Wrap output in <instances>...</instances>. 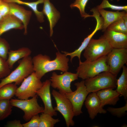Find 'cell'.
Segmentation results:
<instances>
[{
    "label": "cell",
    "mask_w": 127,
    "mask_h": 127,
    "mask_svg": "<svg viewBox=\"0 0 127 127\" xmlns=\"http://www.w3.org/2000/svg\"><path fill=\"white\" fill-rule=\"evenodd\" d=\"M119 0H117V1H119Z\"/></svg>",
    "instance_id": "cell-38"
},
{
    "label": "cell",
    "mask_w": 127,
    "mask_h": 127,
    "mask_svg": "<svg viewBox=\"0 0 127 127\" xmlns=\"http://www.w3.org/2000/svg\"><path fill=\"white\" fill-rule=\"evenodd\" d=\"M76 89L75 91L64 94L71 103L75 116L83 113L82 108L85 100L89 93L84 84V80L75 83Z\"/></svg>",
    "instance_id": "cell-9"
},
{
    "label": "cell",
    "mask_w": 127,
    "mask_h": 127,
    "mask_svg": "<svg viewBox=\"0 0 127 127\" xmlns=\"http://www.w3.org/2000/svg\"><path fill=\"white\" fill-rule=\"evenodd\" d=\"M17 88L16 85L12 83L7 84L0 87V100H10L15 95Z\"/></svg>",
    "instance_id": "cell-24"
},
{
    "label": "cell",
    "mask_w": 127,
    "mask_h": 127,
    "mask_svg": "<svg viewBox=\"0 0 127 127\" xmlns=\"http://www.w3.org/2000/svg\"><path fill=\"white\" fill-rule=\"evenodd\" d=\"M40 115L38 114L33 116L28 122L22 124L23 127H39Z\"/></svg>",
    "instance_id": "cell-33"
},
{
    "label": "cell",
    "mask_w": 127,
    "mask_h": 127,
    "mask_svg": "<svg viewBox=\"0 0 127 127\" xmlns=\"http://www.w3.org/2000/svg\"><path fill=\"white\" fill-rule=\"evenodd\" d=\"M107 56L96 60L79 62L76 70L78 77L83 80L93 77L103 72H110V67L106 62Z\"/></svg>",
    "instance_id": "cell-2"
},
{
    "label": "cell",
    "mask_w": 127,
    "mask_h": 127,
    "mask_svg": "<svg viewBox=\"0 0 127 127\" xmlns=\"http://www.w3.org/2000/svg\"><path fill=\"white\" fill-rule=\"evenodd\" d=\"M24 28L22 23L15 16L9 14L0 22V37L3 33L12 29Z\"/></svg>",
    "instance_id": "cell-19"
},
{
    "label": "cell",
    "mask_w": 127,
    "mask_h": 127,
    "mask_svg": "<svg viewBox=\"0 0 127 127\" xmlns=\"http://www.w3.org/2000/svg\"><path fill=\"white\" fill-rule=\"evenodd\" d=\"M11 69L6 60L0 57V79L8 75L11 73Z\"/></svg>",
    "instance_id": "cell-32"
},
{
    "label": "cell",
    "mask_w": 127,
    "mask_h": 127,
    "mask_svg": "<svg viewBox=\"0 0 127 127\" xmlns=\"http://www.w3.org/2000/svg\"><path fill=\"white\" fill-rule=\"evenodd\" d=\"M8 3L10 7L9 14L15 16L22 23L24 29V34L26 35L27 33L28 26L32 12L26 10L17 4L14 3Z\"/></svg>",
    "instance_id": "cell-14"
},
{
    "label": "cell",
    "mask_w": 127,
    "mask_h": 127,
    "mask_svg": "<svg viewBox=\"0 0 127 127\" xmlns=\"http://www.w3.org/2000/svg\"><path fill=\"white\" fill-rule=\"evenodd\" d=\"M103 20V24L102 30L104 32L108 26L115 20L127 14V12L123 11L113 12L107 11L104 9L98 10Z\"/></svg>",
    "instance_id": "cell-20"
},
{
    "label": "cell",
    "mask_w": 127,
    "mask_h": 127,
    "mask_svg": "<svg viewBox=\"0 0 127 127\" xmlns=\"http://www.w3.org/2000/svg\"><path fill=\"white\" fill-rule=\"evenodd\" d=\"M38 96L36 94L31 99H27L12 98L10 100V102L13 106L24 112L23 119L28 121L33 116L44 112V107L40 106L38 102Z\"/></svg>",
    "instance_id": "cell-8"
},
{
    "label": "cell",
    "mask_w": 127,
    "mask_h": 127,
    "mask_svg": "<svg viewBox=\"0 0 127 127\" xmlns=\"http://www.w3.org/2000/svg\"><path fill=\"white\" fill-rule=\"evenodd\" d=\"M113 48L103 35L97 39L92 38L84 49L83 54L86 60L92 61L107 56Z\"/></svg>",
    "instance_id": "cell-4"
},
{
    "label": "cell",
    "mask_w": 127,
    "mask_h": 127,
    "mask_svg": "<svg viewBox=\"0 0 127 127\" xmlns=\"http://www.w3.org/2000/svg\"><path fill=\"white\" fill-rule=\"evenodd\" d=\"M32 52L28 48L23 47L16 50H10L8 53L7 63L11 69L13 65L20 59L30 56Z\"/></svg>",
    "instance_id": "cell-21"
},
{
    "label": "cell",
    "mask_w": 127,
    "mask_h": 127,
    "mask_svg": "<svg viewBox=\"0 0 127 127\" xmlns=\"http://www.w3.org/2000/svg\"><path fill=\"white\" fill-rule=\"evenodd\" d=\"M43 85L36 92V94L39 96L44 103V113L49 114L52 116H56L57 112L53 107L52 103L50 87L51 82L47 79L43 82Z\"/></svg>",
    "instance_id": "cell-12"
},
{
    "label": "cell",
    "mask_w": 127,
    "mask_h": 127,
    "mask_svg": "<svg viewBox=\"0 0 127 127\" xmlns=\"http://www.w3.org/2000/svg\"></svg>",
    "instance_id": "cell-40"
},
{
    "label": "cell",
    "mask_w": 127,
    "mask_h": 127,
    "mask_svg": "<svg viewBox=\"0 0 127 127\" xmlns=\"http://www.w3.org/2000/svg\"><path fill=\"white\" fill-rule=\"evenodd\" d=\"M8 127H23L20 120H15L8 121L6 125Z\"/></svg>",
    "instance_id": "cell-35"
},
{
    "label": "cell",
    "mask_w": 127,
    "mask_h": 127,
    "mask_svg": "<svg viewBox=\"0 0 127 127\" xmlns=\"http://www.w3.org/2000/svg\"><path fill=\"white\" fill-rule=\"evenodd\" d=\"M13 107L10 100H0V121L4 120L11 115Z\"/></svg>",
    "instance_id": "cell-26"
},
{
    "label": "cell",
    "mask_w": 127,
    "mask_h": 127,
    "mask_svg": "<svg viewBox=\"0 0 127 127\" xmlns=\"http://www.w3.org/2000/svg\"><path fill=\"white\" fill-rule=\"evenodd\" d=\"M107 29L127 34V27L125 25L122 18L112 23L108 26Z\"/></svg>",
    "instance_id": "cell-27"
},
{
    "label": "cell",
    "mask_w": 127,
    "mask_h": 127,
    "mask_svg": "<svg viewBox=\"0 0 127 127\" xmlns=\"http://www.w3.org/2000/svg\"><path fill=\"white\" fill-rule=\"evenodd\" d=\"M96 20V24L94 30L91 34L84 39L78 49L71 52L62 51L66 56H70V60L71 62H72L73 58L75 57H77L79 61L81 60V56L82 51L87 46L91 40L97 32L99 30L102 29L103 25L102 20L99 18L97 19Z\"/></svg>",
    "instance_id": "cell-17"
},
{
    "label": "cell",
    "mask_w": 127,
    "mask_h": 127,
    "mask_svg": "<svg viewBox=\"0 0 127 127\" xmlns=\"http://www.w3.org/2000/svg\"><path fill=\"white\" fill-rule=\"evenodd\" d=\"M47 113L42 112L40 116V121L39 127H53L60 121L58 119H54Z\"/></svg>",
    "instance_id": "cell-25"
},
{
    "label": "cell",
    "mask_w": 127,
    "mask_h": 127,
    "mask_svg": "<svg viewBox=\"0 0 127 127\" xmlns=\"http://www.w3.org/2000/svg\"><path fill=\"white\" fill-rule=\"evenodd\" d=\"M78 74L67 71L61 75H58L53 72L49 79L51 86L53 88L59 90L61 93L64 94L72 91L71 88V82L77 79Z\"/></svg>",
    "instance_id": "cell-10"
},
{
    "label": "cell",
    "mask_w": 127,
    "mask_h": 127,
    "mask_svg": "<svg viewBox=\"0 0 127 127\" xmlns=\"http://www.w3.org/2000/svg\"><path fill=\"white\" fill-rule=\"evenodd\" d=\"M103 35L113 48H127V34L107 29Z\"/></svg>",
    "instance_id": "cell-15"
},
{
    "label": "cell",
    "mask_w": 127,
    "mask_h": 127,
    "mask_svg": "<svg viewBox=\"0 0 127 127\" xmlns=\"http://www.w3.org/2000/svg\"><path fill=\"white\" fill-rule=\"evenodd\" d=\"M43 85V83L34 72L24 78L20 86L17 87L15 96L19 99H28L35 96L36 91Z\"/></svg>",
    "instance_id": "cell-6"
},
{
    "label": "cell",
    "mask_w": 127,
    "mask_h": 127,
    "mask_svg": "<svg viewBox=\"0 0 127 127\" xmlns=\"http://www.w3.org/2000/svg\"><path fill=\"white\" fill-rule=\"evenodd\" d=\"M121 74L117 79L116 90L120 95L123 97L125 100L127 98V68L124 66Z\"/></svg>",
    "instance_id": "cell-23"
},
{
    "label": "cell",
    "mask_w": 127,
    "mask_h": 127,
    "mask_svg": "<svg viewBox=\"0 0 127 127\" xmlns=\"http://www.w3.org/2000/svg\"><path fill=\"white\" fill-rule=\"evenodd\" d=\"M52 94L56 103L54 108L55 110L59 112L64 118L67 127L73 126L75 122L73 119L75 116L72 104L64 94L53 90Z\"/></svg>",
    "instance_id": "cell-7"
},
{
    "label": "cell",
    "mask_w": 127,
    "mask_h": 127,
    "mask_svg": "<svg viewBox=\"0 0 127 127\" xmlns=\"http://www.w3.org/2000/svg\"><path fill=\"white\" fill-rule=\"evenodd\" d=\"M112 88H108L96 92L101 103V107L107 105H115L119 100V94Z\"/></svg>",
    "instance_id": "cell-18"
},
{
    "label": "cell",
    "mask_w": 127,
    "mask_h": 127,
    "mask_svg": "<svg viewBox=\"0 0 127 127\" xmlns=\"http://www.w3.org/2000/svg\"><path fill=\"white\" fill-rule=\"evenodd\" d=\"M3 18L2 17V16L1 14L0 13V22L3 19Z\"/></svg>",
    "instance_id": "cell-37"
},
{
    "label": "cell",
    "mask_w": 127,
    "mask_h": 127,
    "mask_svg": "<svg viewBox=\"0 0 127 127\" xmlns=\"http://www.w3.org/2000/svg\"><path fill=\"white\" fill-rule=\"evenodd\" d=\"M10 7L8 3L0 0V13L3 18L9 14Z\"/></svg>",
    "instance_id": "cell-34"
},
{
    "label": "cell",
    "mask_w": 127,
    "mask_h": 127,
    "mask_svg": "<svg viewBox=\"0 0 127 127\" xmlns=\"http://www.w3.org/2000/svg\"></svg>",
    "instance_id": "cell-41"
},
{
    "label": "cell",
    "mask_w": 127,
    "mask_h": 127,
    "mask_svg": "<svg viewBox=\"0 0 127 127\" xmlns=\"http://www.w3.org/2000/svg\"><path fill=\"white\" fill-rule=\"evenodd\" d=\"M56 58L52 60L49 56L41 54L32 58L34 71L38 79H41L46 73L52 71L59 70L63 72L68 71V57L59 51L56 52Z\"/></svg>",
    "instance_id": "cell-1"
},
{
    "label": "cell",
    "mask_w": 127,
    "mask_h": 127,
    "mask_svg": "<svg viewBox=\"0 0 127 127\" xmlns=\"http://www.w3.org/2000/svg\"><path fill=\"white\" fill-rule=\"evenodd\" d=\"M42 12L46 16L49 22L50 28V35L53 33V28L60 17V13L56 10L49 0H44Z\"/></svg>",
    "instance_id": "cell-16"
},
{
    "label": "cell",
    "mask_w": 127,
    "mask_h": 127,
    "mask_svg": "<svg viewBox=\"0 0 127 127\" xmlns=\"http://www.w3.org/2000/svg\"><path fill=\"white\" fill-rule=\"evenodd\" d=\"M10 48L8 42L0 37V57L6 60Z\"/></svg>",
    "instance_id": "cell-31"
},
{
    "label": "cell",
    "mask_w": 127,
    "mask_h": 127,
    "mask_svg": "<svg viewBox=\"0 0 127 127\" xmlns=\"http://www.w3.org/2000/svg\"><path fill=\"white\" fill-rule=\"evenodd\" d=\"M34 72L32 58L30 56L24 58L15 70L1 79L0 87L13 82L16 85H19L24 78Z\"/></svg>",
    "instance_id": "cell-3"
},
{
    "label": "cell",
    "mask_w": 127,
    "mask_h": 127,
    "mask_svg": "<svg viewBox=\"0 0 127 127\" xmlns=\"http://www.w3.org/2000/svg\"><path fill=\"white\" fill-rule=\"evenodd\" d=\"M111 0V1H112L113 0Z\"/></svg>",
    "instance_id": "cell-39"
},
{
    "label": "cell",
    "mask_w": 127,
    "mask_h": 127,
    "mask_svg": "<svg viewBox=\"0 0 127 127\" xmlns=\"http://www.w3.org/2000/svg\"><path fill=\"white\" fill-rule=\"evenodd\" d=\"M4 1L8 3H14L28 7L33 12L39 22L42 23L44 22V14L42 11H39L38 9V5L43 3L44 0H38L36 1L31 2L23 1L21 0H4Z\"/></svg>",
    "instance_id": "cell-22"
},
{
    "label": "cell",
    "mask_w": 127,
    "mask_h": 127,
    "mask_svg": "<svg viewBox=\"0 0 127 127\" xmlns=\"http://www.w3.org/2000/svg\"><path fill=\"white\" fill-rule=\"evenodd\" d=\"M122 18L125 25L127 27V14L123 16Z\"/></svg>",
    "instance_id": "cell-36"
},
{
    "label": "cell",
    "mask_w": 127,
    "mask_h": 127,
    "mask_svg": "<svg viewBox=\"0 0 127 127\" xmlns=\"http://www.w3.org/2000/svg\"><path fill=\"white\" fill-rule=\"evenodd\" d=\"M95 8L98 10L109 8L112 10L117 11L123 10L127 12V5L122 6L113 5L110 4L107 0H103L101 3Z\"/></svg>",
    "instance_id": "cell-29"
},
{
    "label": "cell",
    "mask_w": 127,
    "mask_h": 127,
    "mask_svg": "<svg viewBox=\"0 0 127 127\" xmlns=\"http://www.w3.org/2000/svg\"><path fill=\"white\" fill-rule=\"evenodd\" d=\"M127 62V48H113L107 56L106 62L110 72L116 75Z\"/></svg>",
    "instance_id": "cell-11"
},
{
    "label": "cell",
    "mask_w": 127,
    "mask_h": 127,
    "mask_svg": "<svg viewBox=\"0 0 127 127\" xmlns=\"http://www.w3.org/2000/svg\"><path fill=\"white\" fill-rule=\"evenodd\" d=\"M106 110L113 115L119 118L122 117L126 114V112L127 111V101H126L125 105L123 107L118 108L108 107Z\"/></svg>",
    "instance_id": "cell-30"
},
{
    "label": "cell",
    "mask_w": 127,
    "mask_h": 127,
    "mask_svg": "<svg viewBox=\"0 0 127 127\" xmlns=\"http://www.w3.org/2000/svg\"><path fill=\"white\" fill-rule=\"evenodd\" d=\"M86 108L92 119H94L98 114H105L107 111L101 106L100 99L96 92H91L87 96L84 102Z\"/></svg>",
    "instance_id": "cell-13"
},
{
    "label": "cell",
    "mask_w": 127,
    "mask_h": 127,
    "mask_svg": "<svg viewBox=\"0 0 127 127\" xmlns=\"http://www.w3.org/2000/svg\"><path fill=\"white\" fill-rule=\"evenodd\" d=\"M117 76L109 72H103L85 80L84 84L89 93L107 88H114L116 87Z\"/></svg>",
    "instance_id": "cell-5"
},
{
    "label": "cell",
    "mask_w": 127,
    "mask_h": 127,
    "mask_svg": "<svg viewBox=\"0 0 127 127\" xmlns=\"http://www.w3.org/2000/svg\"><path fill=\"white\" fill-rule=\"evenodd\" d=\"M89 0H75L74 2L71 4L70 7L71 8L76 7L79 10L81 16L85 18L90 17V15L85 12L86 6Z\"/></svg>",
    "instance_id": "cell-28"
}]
</instances>
